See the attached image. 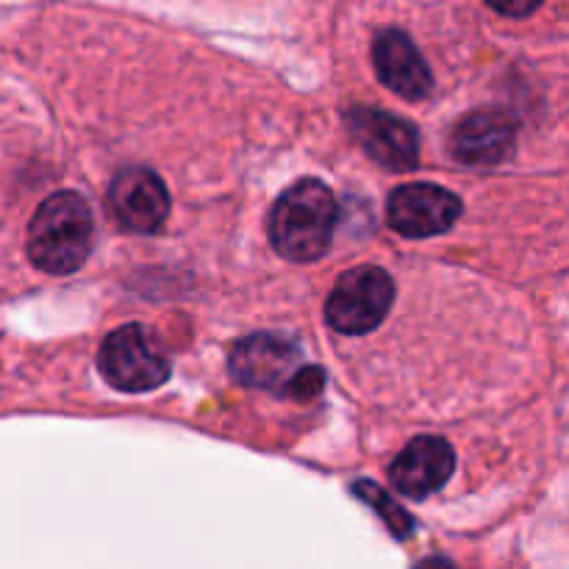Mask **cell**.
Instances as JSON below:
<instances>
[{"label":"cell","instance_id":"1","mask_svg":"<svg viewBox=\"0 0 569 569\" xmlns=\"http://www.w3.org/2000/svg\"><path fill=\"white\" fill-rule=\"evenodd\" d=\"M339 222V203L317 178L292 183L270 211V242L283 259L317 261L331 248Z\"/></svg>","mask_w":569,"mask_h":569},{"label":"cell","instance_id":"2","mask_svg":"<svg viewBox=\"0 0 569 569\" xmlns=\"http://www.w3.org/2000/svg\"><path fill=\"white\" fill-rule=\"evenodd\" d=\"M94 217L78 192H56L33 214L28 228V259L50 276H70L89 259Z\"/></svg>","mask_w":569,"mask_h":569},{"label":"cell","instance_id":"3","mask_svg":"<svg viewBox=\"0 0 569 569\" xmlns=\"http://www.w3.org/2000/svg\"><path fill=\"white\" fill-rule=\"evenodd\" d=\"M98 367L106 381L120 392H153L170 378V359L150 328L131 322L106 337Z\"/></svg>","mask_w":569,"mask_h":569},{"label":"cell","instance_id":"4","mask_svg":"<svg viewBox=\"0 0 569 569\" xmlns=\"http://www.w3.org/2000/svg\"><path fill=\"white\" fill-rule=\"evenodd\" d=\"M395 303V281L383 267L361 264L345 272L326 300V320L345 337L370 333L387 320Z\"/></svg>","mask_w":569,"mask_h":569},{"label":"cell","instance_id":"5","mask_svg":"<svg viewBox=\"0 0 569 569\" xmlns=\"http://www.w3.org/2000/svg\"><path fill=\"white\" fill-rule=\"evenodd\" d=\"M228 367H231V376L244 387L287 395L289 381L303 367V353L298 342L281 333H250L233 345Z\"/></svg>","mask_w":569,"mask_h":569},{"label":"cell","instance_id":"6","mask_svg":"<svg viewBox=\"0 0 569 569\" xmlns=\"http://www.w3.org/2000/svg\"><path fill=\"white\" fill-rule=\"evenodd\" d=\"M345 126H348L350 137L359 142V148L387 170H415L420 161V133L403 117L356 106V109L345 111Z\"/></svg>","mask_w":569,"mask_h":569},{"label":"cell","instance_id":"7","mask_svg":"<svg viewBox=\"0 0 569 569\" xmlns=\"http://www.w3.org/2000/svg\"><path fill=\"white\" fill-rule=\"evenodd\" d=\"M461 217V200L437 183H403L389 194L387 220L400 237L428 239L450 231Z\"/></svg>","mask_w":569,"mask_h":569},{"label":"cell","instance_id":"8","mask_svg":"<svg viewBox=\"0 0 569 569\" xmlns=\"http://www.w3.org/2000/svg\"><path fill=\"white\" fill-rule=\"evenodd\" d=\"M520 122L506 109H476L450 133V153L467 167H495L515 156Z\"/></svg>","mask_w":569,"mask_h":569},{"label":"cell","instance_id":"9","mask_svg":"<svg viewBox=\"0 0 569 569\" xmlns=\"http://www.w3.org/2000/svg\"><path fill=\"white\" fill-rule=\"evenodd\" d=\"M111 211L117 220L137 233H153L170 214V192L164 181L148 167H128L111 181Z\"/></svg>","mask_w":569,"mask_h":569},{"label":"cell","instance_id":"10","mask_svg":"<svg viewBox=\"0 0 569 569\" xmlns=\"http://www.w3.org/2000/svg\"><path fill=\"white\" fill-rule=\"evenodd\" d=\"M456 470V453L442 437H417L389 467V483L395 492L411 500H426L450 481Z\"/></svg>","mask_w":569,"mask_h":569},{"label":"cell","instance_id":"11","mask_svg":"<svg viewBox=\"0 0 569 569\" xmlns=\"http://www.w3.org/2000/svg\"><path fill=\"white\" fill-rule=\"evenodd\" d=\"M372 61H376V72L395 94L406 100H422L431 94L433 76L428 61L411 42L409 33L400 28H389L372 44Z\"/></svg>","mask_w":569,"mask_h":569},{"label":"cell","instance_id":"12","mask_svg":"<svg viewBox=\"0 0 569 569\" xmlns=\"http://www.w3.org/2000/svg\"><path fill=\"white\" fill-rule=\"evenodd\" d=\"M353 495L359 500H365L367 506H372V509L378 511V517H381V520L387 522V528L398 539H406L411 531H415V520H411V517L406 515V511L400 509V506L395 503V500L389 498V495L383 492V489L378 487V483L356 481L353 483Z\"/></svg>","mask_w":569,"mask_h":569},{"label":"cell","instance_id":"13","mask_svg":"<svg viewBox=\"0 0 569 569\" xmlns=\"http://www.w3.org/2000/svg\"><path fill=\"white\" fill-rule=\"evenodd\" d=\"M326 389V372L315 365H303L287 387V398L298 400V403H309V400L320 398V392Z\"/></svg>","mask_w":569,"mask_h":569},{"label":"cell","instance_id":"14","mask_svg":"<svg viewBox=\"0 0 569 569\" xmlns=\"http://www.w3.org/2000/svg\"><path fill=\"white\" fill-rule=\"evenodd\" d=\"M489 9H495L498 14H509V17H526V14H533V11L539 9V3H520V6H511V3H503V6H489Z\"/></svg>","mask_w":569,"mask_h":569},{"label":"cell","instance_id":"15","mask_svg":"<svg viewBox=\"0 0 569 569\" xmlns=\"http://www.w3.org/2000/svg\"><path fill=\"white\" fill-rule=\"evenodd\" d=\"M417 569H456V567L450 565L448 559H442V556H431V559L420 561V565H417Z\"/></svg>","mask_w":569,"mask_h":569}]
</instances>
